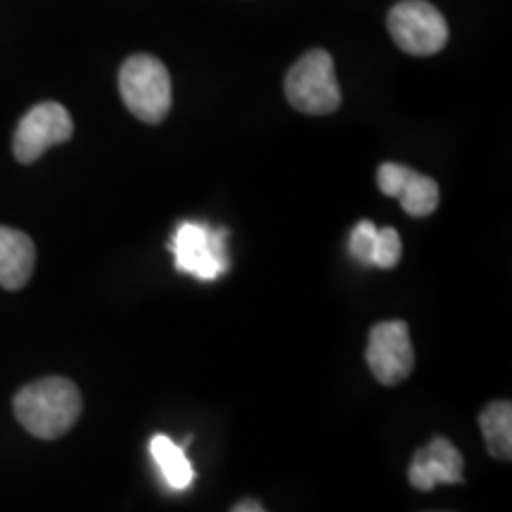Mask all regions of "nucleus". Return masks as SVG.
Here are the masks:
<instances>
[{
  "label": "nucleus",
  "instance_id": "f257e3e1",
  "mask_svg": "<svg viewBox=\"0 0 512 512\" xmlns=\"http://www.w3.org/2000/svg\"><path fill=\"white\" fill-rule=\"evenodd\" d=\"M15 415L38 439H57L74 427L81 415V392L72 380L43 377L22 387L15 396Z\"/></svg>",
  "mask_w": 512,
  "mask_h": 512
},
{
  "label": "nucleus",
  "instance_id": "f03ea898",
  "mask_svg": "<svg viewBox=\"0 0 512 512\" xmlns=\"http://www.w3.org/2000/svg\"><path fill=\"white\" fill-rule=\"evenodd\" d=\"M121 100L133 117L162 124L171 110V76L157 57L133 55L119 72Z\"/></svg>",
  "mask_w": 512,
  "mask_h": 512
},
{
  "label": "nucleus",
  "instance_id": "7ed1b4c3",
  "mask_svg": "<svg viewBox=\"0 0 512 512\" xmlns=\"http://www.w3.org/2000/svg\"><path fill=\"white\" fill-rule=\"evenodd\" d=\"M285 95L294 110L304 114H332L342 105L335 62L328 50H309L292 64L285 79Z\"/></svg>",
  "mask_w": 512,
  "mask_h": 512
},
{
  "label": "nucleus",
  "instance_id": "20e7f679",
  "mask_svg": "<svg viewBox=\"0 0 512 512\" xmlns=\"http://www.w3.org/2000/svg\"><path fill=\"white\" fill-rule=\"evenodd\" d=\"M387 29L403 53L427 57L439 53L448 41V24L427 0H401L387 17Z\"/></svg>",
  "mask_w": 512,
  "mask_h": 512
},
{
  "label": "nucleus",
  "instance_id": "39448f33",
  "mask_svg": "<svg viewBox=\"0 0 512 512\" xmlns=\"http://www.w3.org/2000/svg\"><path fill=\"white\" fill-rule=\"evenodd\" d=\"M226 230H211L204 223H181L171 240L176 266L197 280H216L228 268Z\"/></svg>",
  "mask_w": 512,
  "mask_h": 512
},
{
  "label": "nucleus",
  "instance_id": "423d86ee",
  "mask_svg": "<svg viewBox=\"0 0 512 512\" xmlns=\"http://www.w3.org/2000/svg\"><path fill=\"white\" fill-rule=\"evenodd\" d=\"M366 361L370 373L377 377V382L384 387L401 384L413 373V344L411 332L403 320H384L377 323L368 335Z\"/></svg>",
  "mask_w": 512,
  "mask_h": 512
},
{
  "label": "nucleus",
  "instance_id": "0eeeda50",
  "mask_svg": "<svg viewBox=\"0 0 512 512\" xmlns=\"http://www.w3.org/2000/svg\"><path fill=\"white\" fill-rule=\"evenodd\" d=\"M72 133L74 121L60 102H41V105L31 107L19 121L12 150H15L17 162L31 164L43 157L48 147L67 143Z\"/></svg>",
  "mask_w": 512,
  "mask_h": 512
},
{
  "label": "nucleus",
  "instance_id": "6e6552de",
  "mask_svg": "<svg viewBox=\"0 0 512 512\" xmlns=\"http://www.w3.org/2000/svg\"><path fill=\"white\" fill-rule=\"evenodd\" d=\"M377 185L387 197H396L406 214L422 219L439 207V185L403 164L387 162L377 169Z\"/></svg>",
  "mask_w": 512,
  "mask_h": 512
},
{
  "label": "nucleus",
  "instance_id": "1a4fd4ad",
  "mask_svg": "<svg viewBox=\"0 0 512 512\" xmlns=\"http://www.w3.org/2000/svg\"><path fill=\"white\" fill-rule=\"evenodd\" d=\"M408 479L418 491H432L437 484H460L463 482V456L448 439H432L415 453Z\"/></svg>",
  "mask_w": 512,
  "mask_h": 512
},
{
  "label": "nucleus",
  "instance_id": "9d476101",
  "mask_svg": "<svg viewBox=\"0 0 512 512\" xmlns=\"http://www.w3.org/2000/svg\"><path fill=\"white\" fill-rule=\"evenodd\" d=\"M36 266V247L27 233L0 226V287L15 292L29 283Z\"/></svg>",
  "mask_w": 512,
  "mask_h": 512
},
{
  "label": "nucleus",
  "instance_id": "9b49d317",
  "mask_svg": "<svg viewBox=\"0 0 512 512\" xmlns=\"http://www.w3.org/2000/svg\"><path fill=\"white\" fill-rule=\"evenodd\" d=\"M150 453L169 489L174 491L188 489L192 479H195V470H192L183 446H178L176 441L166 437V434H157V437H152L150 441Z\"/></svg>",
  "mask_w": 512,
  "mask_h": 512
},
{
  "label": "nucleus",
  "instance_id": "f8f14e48",
  "mask_svg": "<svg viewBox=\"0 0 512 512\" xmlns=\"http://www.w3.org/2000/svg\"><path fill=\"white\" fill-rule=\"evenodd\" d=\"M479 430L484 434L486 448L498 460L512 456V406L510 401H494L479 413Z\"/></svg>",
  "mask_w": 512,
  "mask_h": 512
},
{
  "label": "nucleus",
  "instance_id": "ddd939ff",
  "mask_svg": "<svg viewBox=\"0 0 512 512\" xmlns=\"http://www.w3.org/2000/svg\"><path fill=\"white\" fill-rule=\"evenodd\" d=\"M401 238L394 228H377L373 254H370V266L375 268H394L401 261Z\"/></svg>",
  "mask_w": 512,
  "mask_h": 512
},
{
  "label": "nucleus",
  "instance_id": "4468645a",
  "mask_svg": "<svg viewBox=\"0 0 512 512\" xmlns=\"http://www.w3.org/2000/svg\"><path fill=\"white\" fill-rule=\"evenodd\" d=\"M375 235H377V226L373 221H361L356 223V228L351 230L349 238V252L358 264L370 266V254H373V245H375Z\"/></svg>",
  "mask_w": 512,
  "mask_h": 512
},
{
  "label": "nucleus",
  "instance_id": "2eb2a0df",
  "mask_svg": "<svg viewBox=\"0 0 512 512\" xmlns=\"http://www.w3.org/2000/svg\"><path fill=\"white\" fill-rule=\"evenodd\" d=\"M230 512H266V510H264V505H261V503L249 501V498H247V501H240Z\"/></svg>",
  "mask_w": 512,
  "mask_h": 512
}]
</instances>
